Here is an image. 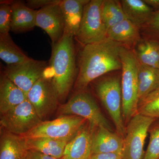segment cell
<instances>
[{"instance_id": "obj_31", "label": "cell", "mask_w": 159, "mask_h": 159, "mask_svg": "<svg viewBox=\"0 0 159 159\" xmlns=\"http://www.w3.org/2000/svg\"><path fill=\"white\" fill-rule=\"evenodd\" d=\"M88 159H122V153H92Z\"/></svg>"}, {"instance_id": "obj_9", "label": "cell", "mask_w": 159, "mask_h": 159, "mask_svg": "<svg viewBox=\"0 0 159 159\" xmlns=\"http://www.w3.org/2000/svg\"><path fill=\"white\" fill-rule=\"evenodd\" d=\"M27 96L42 121L56 109L59 98L52 81L50 67L44 75L31 88Z\"/></svg>"}, {"instance_id": "obj_33", "label": "cell", "mask_w": 159, "mask_h": 159, "mask_svg": "<svg viewBox=\"0 0 159 159\" xmlns=\"http://www.w3.org/2000/svg\"><path fill=\"white\" fill-rule=\"evenodd\" d=\"M148 6L156 11L159 10V0H144Z\"/></svg>"}, {"instance_id": "obj_2", "label": "cell", "mask_w": 159, "mask_h": 159, "mask_svg": "<svg viewBox=\"0 0 159 159\" xmlns=\"http://www.w3.org/2000/svg\"><path fill=\"white\" fill-rule=\"evenodd\" d=\"M74 37L64 33L59 41L51 44L52 52L49 66L52 81L60 101L67 97L77 79Z\"/></svg>"}, {"instance_id": "obj_5", "label": "cell", "mask_w": 159, "mask_h": 159, "mask_svg": "<svg viewBox=\"0 0 159 159\" xmlns=\"http://www.w3.org/2000/svg\"><path fill=\"white\" fill-rule=\"evenodd\" d=\"M95 90L112 120L116 131L124 137L125 125L122 116V89L120 78L114 76L101 80L96 84Z\"/></svg>"}, {"instance_id": "obj_22", "label": "cell", "mask_w": 159, "mask_h": 159, "mask_svg": "<svg viewBox=\"0 0 159 159\" xmlns=\"http://www.w3.org/2000/svg\"><path fill=\"white\" fill-rule=\"evenodd\" d=\"M0 58L7 66L18 64L31 59L16 45L9 34H0Z\"/></svg>"}, {"instance_id": "obj_32", "label": "cell", "mask_w": 159, "mask_h": 159, "mask_svg": "<svg viewBox=\"0 0 159 159\" xmlns=\"http://www.w3.org/2000/svg\"><path fill=\"white\" fill-rule=\"evenodd\" d=\"M25 159H61L47 155L37 151L29 149L26 152Z\"/></svg>"}, {"instance_id": "obj_3", "label": "cell", "mask_w": 159, "mask_h": 159, "mask_svg": "<svg viewBox=\"0 0 159 159\" xmlns=\"http://www.w3.org/2000/svg\"><path fill=\"white\" fill-rule=\"evenodd\" d=\"M120 55L122 63V112L126 126L130 119L138 113L139 61L132 51L122 46Z\"/></svg>"}, {"instance_id": "obj_12", "label": "cell", "mask_w": 159, "mask_h": 159, "mask_svg": "<svg viewBox=\"0 0 159 159\" xmlns=\"http://www.w3.org/2000/svg\"><path fill=\"white\" fill-rule=\"evenodd\" d=\"M59 4L46 6L37 10L36 26L41 28L49 35L52 43L61 39L64 33L63 16Z\"/></svg>"}, {"instance_id": "obj_16", "label": "cell", "mask_w": 159, "mask_h": 159, "mask_svg": "<svg viewBox=\"0 0 159 159\" xmlns=\"http://www.w3.org/2000/svg\"><path fill=\"white\" fill-rule=\"evenodd\" d=\"M11 30L21 33L32 30L36 26L37 10L30 9L21 1H11Z\"/></svg>"}, {"instance_id": "obj_8", "label": "cell", "mask_w": 159, "mask_h": 159, "mask_svg": "<svg viewBox=\"0 0 159 159\" xmlns=\"http://www.w3.org/2000/svg\"><path fill=\"white\" fill-rule=\"evenodd\" d=\"M157 119L137 113L125 126L122 159H143L145 139L149 129Z\"/></svg>"}, {"instance_id": "obj_17", "label": "cell", "mask_w": 159, "mask_h": 159, "mask_svg": "<svg viewBox=\"0 0 159 159\" xmlns=\"http://www.w3.org/2000/svg\"><path fill=\"white\" fill-rule=\"evenodd\" d=\"M27 99V94L4 73L0 78V113H5Z\"/></svg>"}, {"instance_id": "obj_10", "label": "cell", "mask_w": 159, "mask_h": 159, "mask_svg": "<svg viewBox=\"0 0 159 159\" xmlns=\"http://www.w3.org/2000/svg\"><path fill=\"white\" fill-rule=\"evenodd\" d=\"M43 121L28 99L1 115L0 123L6 131L17 135L29 132Z\"/></svg>"}, {"instance_id": "obj_26", "label": "cell", "mask_w": 159, "mask_h": 159, "mask_svg": "<svg viewBox=\"0 0 159 159\" xmlns=\"http://www.w3.org/2000/svg\"><path fill=\"white\" fill-rule=\"evenodd\" d=\"M138 113L158 119L159 118V89L139 102Z\"/></svg>"}, {"instance_id": "obj_20", "label": "cell", "mask_w": 159, "mask_h": 159, "mask_svg": "<svg viewBox=\"0 0 159 159\" xmlns=\"http://www.w3.org/2000/svg\"><path fill=\"white\" fill-rule=\"evenodd\" d=\"M138 83L140 102L159 88V69L144 65L139 62Z\"/></svg>"}, {"instance_id": "obj_7", "label": "cell", "mask_w": 159, "mask_h": 159, "mask_svg": "<svg viewBox=\"0 0 159 159\" xmlns=\"http://www.w3.org/2000/svg\"><path fill=\"white\" fill-rule=\"evenodd\" d=\"M103 0H91L84 6L79 30L75 36L84 46L107 38V30L102 15Z\"/></svg>"}, {"instance_id": "obj_11", "label": "cell", "mask_w": 159, "mask_h": 159, "mask_svg": "<svg viewBox=\"0 0 159 159\" xmlns=\"http://www.w3.org/2000/svg\"><path fill=\"white\" fill-rule=\"evenodd\" d=\"M48 67L46 61L31 58L18 64L7 66L3 73L27 95Z\"/></svg>"}, {"instance_id": "obj_23", "label": "cell", "mask_w": 159, "mask_h": 159, "mask_svg": "<svg viewBox=\"0 0 159 159\" xmlns=\"http://www.w3.org/2000/svg\"><path fill=\"white\" fill-rule=\"evenodd\" d=\"M107 37L120 43H132L139 40L140 34L139 28L126 19L109 29Z\"/></svg>"}, {"instance_id": "obj_13", "label": "cell", "mask_w": 159, "mask_h": 159, "mask_svg": "<svg viewBox=\"0 0 159 159\" xmlns=\"http://www.w3.org/2000/svg\"><path fill=\"white\" fill-rule=\"evenodd\" d=\"M124 137L102 126L95 127L92 134V153H122Z\"/></svg>"}, {"instance_id": "obj_29", "label": "cell", "mask_w": 159, "mask_h": 159, "mask_svg": "<svg viewBox=\"0 0 159 159\" xmlns=\"http://www.w3.org/2000/svg\"><path fill=\"white\" fill-rule=\"evenodd\" d=\"M147 25L153 37L151 40L155 41L159 43V10L153 12Z\"/></svg>"}, {"instance_id": "obj_19", "label": "cell", "mask_w": 159, "mask_h": 159, "mask_svg": "<svg viewBox=\"0 0 159 159\" xmlns=\"http://www.w3.org/2000/svg\"><path fill=\"white\" fill-rule=\"evenodd\" d=\"M121 3L126 18L139 28L147 24L153 14V9L144 0H123Z\"/></svg>"}, {"instance_id": "obj_28", "label": "cell", "mask_w": 159, "mask_h": 159, "mask_svg": "<svg viewBox=\"0 0 159 159\" xmlns=\"http://www.w3.org/2000/svg\"><path fill=\"white\" fill-rule=\"evenodd\" d=\"M11 2L1 1L0 4V34H9L11 30Z\"/></svg>"}, {"instance_id": "obj_21", "label": "cell", "mask_w": 159, "mask_h": 159, "mask_svg": "<svg viewBox=\"0 0 159 159\" xmlns=\"http://www.w3.org/2000/svg\"><path fill=\"white\" fill-rule=\"evenodd\" d=\"M28 150L31 149L56 158H62L68 142L50 138H39L25 139Z\"/></svg>"}, {"instance_id": "obj_35", "label": "cell", "mask_w": 159, "mask_h": 159, "mask_svg": "<svg viewBox=\"0 0 159 159\" xmlns=\"http://www.w3.org/2000/svg\"><path fill=\"white\" fill-rule=\"evenodd\" d=\"M158 89H159V88Z\"/></svg>"}, {"instance_id": "obj_18", "label": "cell", "mask_w": 159, "mask_h": 159, "mask_svg": "<svg viewBox=\"0 0 159 159\" xmlns=\"http://www.w3.org/2000/svg\"><path fill=\"white\" fill-rule=\"evenodd\" d=\"M28 150L25 139L5 131L0 142V159H23Z\"/></svg>"}, {"instance_id": "obj_34", "label": "cell", "mask_w": 159, "mask_h": 159, "mask_svg": "<svg viewBox=\"0 0 159 159\" xmlns=\"http://www.w3.org/2000/svg\"><path fill=\"white\" fill-rule=\"evenodd\" d=\"M23 159H25V158Z\"/></svg>"}, {"instance_id": "obj_24", "label": "cell", "mask_w": 159, "mask_h": 159, "mask_svg": "<svg viewBox=\"0 0 159 159\" xmlns=\"http://www.w3.org/2000/svg\"><path fill=\"white\" fill-rule=\"evenodd\" d=\"M136 56L140 63L159 69V43L149 39L139 43L135 51Z\"/></svg>"}, {"instance_id": "obj_27", "label": "cell", "mask_w": 159, "mask_h": 159, "mask_svg": "<svg viewBox=\"0 0 159 159\" xmlns=\"http://www.w3.org/2000/svg\"><path fill=\"white\" fill-rule=\"evenodd\" d=\"M157 121L148 131L149 142L143 159H159V121Z\"/></svg>"}, {"instance_id": "obj_1", "label": "cell", "mask_w": 159, "mask_h": 159, "mask_svg": "<svg viewBox=\"0 0 159 159\" xmlns=\"http://www.w3.org/2000/svg\"><path fill=\"white\" fill-rule=\"evenodd\" d=\"M121 47L120 43L108 38L84 46L79 55V69L74 86L76 93L84 91L89 83L104 74L122 69Z\"/></svg>"}, {"instance_id": "obj_25", "label": "cell", "mask_w": 159, "mask_h": 159, "mask_svg": "<svg viewBox=\"0 0 159 159\" xmlns=\"http://www.w3.org/2000/svg\"><path fill=\"white\" fill-rule=\"evenodd\" d=\"M102 15L107 30L127 19L121 2L115 0L103 1Z\"/></svg>"}, {"instance_id": "obj_30", "label": "cell", "mask_w": 159, "mask_h": 159, "mask_svg": "<svg viewBox=\"0 0 159 159\" xmlns=\"http://www.w3.org/2000/svg\"><path fill=\"white\" fill-rule=\"evenodd\" d=\"M61 0H28L26 6L30 9H34L44 8L51 5L59 4Z\"/></svg>"}, {"instance_id": "obj_14", "label": "cell", "mask_w": 159, "mask_h": 159, "mask_svg": "<svg viewBox=\"0 0 159 159\" xmlns=\"http://www.w3.org/2000/svg\"><path fill=\"white\" fill-rule=\"evenodd\" d=\"M93 129L88 122L66 145L61 159H88L92 154Z\"/></svg>"}, {"instance_id": "obj_15", "label": "cell", "mask_w": 159, "mask_h": 159, "mask_svg": "<svg viewBox=\"0 0 159 159\" xmlns=\"http://www.w3.org/2000/svg\"><path fill=\"white\" fill-rule=\"evenodd\" d=\"M89 0H61L60 3L64 21V33L75 37L82 20L84 6Z\"/></svg>"}, {"instance_id": "obj_4", "label": "cell", "mask_w": 159, "mask_h": 159, "mask_svg": "<svg viewBox=\"0 0 159 159\" xmlns=\"http://www.w3.org/2000/svg\"><path fill=\"white\" fill-rule=\"evenodd\" d=\"M87 122V120L78 116H61L51 121H42L21 136L25 139L46 138L69 142Z\"/></svg>"}, {"instance_id": "obj_6", "label": "cell", "mask_w": 159, "mask_h": 159, "mask_svg": "<svg viewBox=\"0 0 159 159\" xmlns=\"http://www.w3.org/2000/svg\"><path fill=\"white\" fill-rule=\"evenodd\" d=\"M61 116L74 115L87 120L91 128L102 126L113 131L93 96L85 91L77 92L68 102L60 107Z\"/></svg>"}]
</instances>
